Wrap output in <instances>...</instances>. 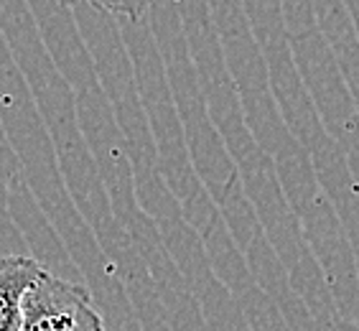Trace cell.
<instances>
[{
  "label": "cell",
  "instance_id": "cell-2",
  "mask_svg": "<svg viewBox=\"0 0 359 331\" xmlns=\"http://www.w3.org/2000/svg\"><path fill=\"white\" fill-rule=\"evenodd\" d=\"M43 273H46V268L34 257H0V331L21 329L23 301Z\"/></svg>",
  "mask_w": 359,
  "mask_h": 331
},
{
  "label": "cell",
  "instance_id": "cell-1",
  "mask_svg": "<svg viewBox=\"0 0 359 331\" xmlns=\"http://www.w3.org/2000/svg\"><path fill=\"white\" fill-rule=\"evenodd\" d=\"M18 331H104V321L90 290L46 270L23 301Z\"/></svg>",
  "mask_w": 359,
  "mask_h": 331
},
{
  "label": "cell",
  "instance_id": "cell-3",
  "mask_svg": "<svg viewBox=\"0 0 359 331\" xmlns=\"http://www.w3.org/2000/svg\"><path fill=\"white\" fill-rule=\"evenodd\" d=\"M62 6H76V3H90L92 8L110 15H125V18H140L156 0H56Z\"/></svg>",
  "mask_w": 359,
  "mask_h": 331
}]
</instances>
